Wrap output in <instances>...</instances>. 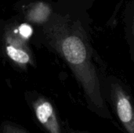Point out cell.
<instances>
[{
  "label": "cell",
  "instance_id": "cell-2",
  "mask_svg": "<svg viewBox=\"0 0 134 133\" xmlns=\"http://www.w3.org/2000/svg\"><path fill=\"white\" fill-rule=\"evenodd\" d=\"M117 116L128 133H134V114L129 98L119 92L115 101Z\"/></svg>",
  "mask_w": 134,
  "mask_h": 133
},
{
  "label": "cell",
  "instance_id": "cell-3",
  "mask_svg": "<svg viewBox=\"0 0 134 133\" xmlns=\"http://www.w3.org/2000/svg\"><path fill=\"white\" fill-rule=\"evenodd\" d=\"M64 54L68 61L74 64L82 63L86 56V51L82 42L75 36L64 40L62 46Z\"/></svg>",
  "mask_w": 134,
  "mask_h": 133
},
{
  "label": "cell",
  "instance_id": "cell-7",
  "mask_svg": "<svg viewBox=\"0 0 134 133\" xmlns=\"http://www.w3.org/2000/svg\"><path fill=\"white\" fill-rule=\"evenodd\" d=\"M20 34L24 38H28L32 34V29L28 24H22L20 27Z\"/></svg>",
  "mask_w": 134,
  "mask_h": 133
},
{
  "label": "cell",
  "instance_id": "cell-8",
  "mask_svg": "<svg viewBox=\"0 0 134 133\" xmlns=\"http://www.w3.org/2000/svg\"><path fill=\"white\" fill-rule=\"evenodd\" d=\"M71 133H87V132H72Z\"/></svg>",
  "mask_w": 134,
  "mask_h": 133
},
{
  "label": "cell",
  "instance_id": "cell-1",
  "mask_svg": "<svg viewBox=\"0 0 134 133\" xmlns=\"http://www.w3.org/2000/svg\"><path fill=\"white\" fill-rule=\"evenodd\" d=\"M37 121L47 133H62L60 121L53 105L47 100H39L34 106Z\"/></svg>",
  "mask_w": 134,
  "mask_h": 133
},
{
  "label": "cell",
  "instance_id": "cell-4",
  "mask_svg": "<svg viewBox=\"0 0 134 133\" xmlns=\"http://www.w3.org/2000/svg\"><path fill=\"white\" fill-rule=\"evenodd\" d=\"M8 56L14 61L20 63H26L29 61V56L24 51L17 49L13 46H8L6 48Z\"/></svg>",
  "mask_w": 134,
  "mask_h": 133
},
{
  "label": "cell",
  "instance_id": "cell-5",
  "mask_svg": "<svg viewBox=\"0 0 134 133\" xmlns=\"http://www.w3.org/2000/svg\"><path fill=\"white\" fill-rule=\"evenodd\" d=\"M49 13V8L46 5L43 4H38L35 9H32L30 13V16L33 20L36 22H41L47 18Z\"/></svg>",
  "mask_w": 134,
  "mask_h": 133
},
{
  "label": "cell",
  "instance_id": "cell-6",
  "mask_svg": "<svg viewBox=\"0 0 134 133\" xmlns=\"http://www.w3.org/2000/svg\"><path fill=\"white\" fill-rule=\"evenodd\" d=\"M1 133H27L20 126L12 122H5L2 125Z\"/></svg>",
  "mask_w": 134,
  "mask_h": 133
}]
</instances>
